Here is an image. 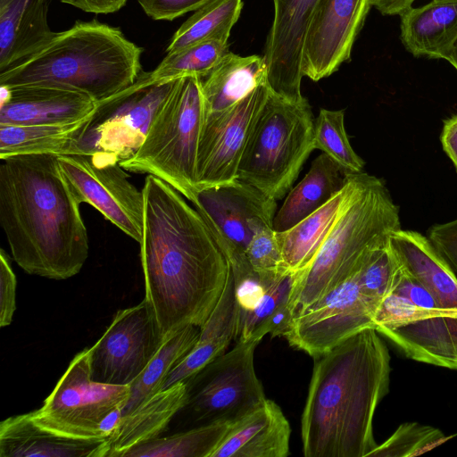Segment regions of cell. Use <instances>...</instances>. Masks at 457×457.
I'll list each match as a JSON object with an SVG mask.
<instances>
[{"label":"cell","instance_id":"6da1fadb","mask_svg":"<svg viewBox=\"0 0 457 457\" xmlns=\"http://www.w3.org/2000/svg\"><path fill=\"white\" fill-rule=\"evenodd\" d=\"M142 191L145 298L167 337L205 322L231 267L201 214L179 191L150 174Z\"/></svg>","mask_w":457,"mask_h":457},{"label":"cell","instance_id":"7a4b0ae2","mask_svg":"<svg viewBox=\"0 0 457 457\" xmlns=\"http://www.w3.org/2000/svg\"><path fill=\"white\" fill-rule=\"evenodd\" d=\"M0 165V225L12 258L27 273L66 279L88 256L86 226L52 154H20Z\"/></svg>","mask_w":457,"mask_h":457},{"label":"cell","instance_id":"3957f363","mask_svg":"<svg viewBox=\"0 0 457 457\" xmlns=\"http://www.w3.org/2000/svg\"><path fill=\"white\" fill-rule=\"evenodd\" d=\"M367 328L316 358L301 420L305 457H368L375 411L389 391L390 354Z\"/></svg>","mask_w":457,"mask_h":457},{"label":"cell","instance_id":"277c9868","mask_svg":"<svg viewBox=\"0 0 457 457\" xmlns=\"http://www.w3.org/2000/svg\"><path fill=\"white\" fill-rule=\"evenodd\" d=\"M143 49L117 28L96 20L55 32L40 49L0 72V86L51 84L97 103L132 85L142 71Z\"/></svg>","mask_w":457,"mask_h":457},{"label":"cell","instance_id":"5b68a950","mask_svg":"<svg viewBox=\"0 0 457 457\" xmlns=\"http://www.w3.org/2000/svg\"><path fill=\"white\" fill-rule=\"evenodd\" d=\"M400 228L399 207L385 182L365 172L358 192L314 257L294 274L288 297L294 317L350 278L374 248L386 244Z\"/></svg>","mask_w":457,"mask_h":457},{"label":"cell","instance_id":"8992f818","mask_svg":"<svg viewBox=\"0 0 457 457\" xmlns=\"http://www.w3.org/2000/svg\"><path fill=\"white\" fill-rule=\"evenodd\" d=\"M314 120L307 99L291 100L270 90L250 130L237 179L282 199L315 149Z\"/></svg>","mask_w":457,"mask_h":457},{"label":"cell","instance_id":"52a82bcc","mask_svg":"<svg viewBox=\"0 0 457 457\" xmlns=\"http://www.w3.org/2000/svg\"><path fill=\"white\" fill-rule=\"evenodd\" d=\"M202 82L198 76L177 79L139 149L120 161L124 170L154 175L189 201L197 189V151L205 113Z\"/></svg>","mask_w":457,"mask_h":457},{"label":"cell","instance_id":"ba28073f","mask_svg":"<svg viewBox=\"0 0 457 457\" xmlns=\"http://www.w3.org/2000/svg\"><path fill=\"white\" fill-rule=\"evenodd\" d=\"M129 386L94 381L89 348L75 355L53 392L31 418L40 427L56 434L79 439H106L104 420L126 405Z\"/></svg>","mask_w":457,"mask_h":457},{"label":"cell","instance_id":"9c48e42d","mask_svg":"<svg viewBox=\"0 0 457 457\" xmlns=\"http://www.w3.org/2000/svg\"><path fill=\"white\" fill-rule=\"evenodd\" d=\"M190 202L230 264L234 280L256 273L245 252L258 231L273 227L277 201L237 179L197 189Z\"/></svg>","mask_w":457,"mask_h":457},{"label":"cell","instance_id":"30bf717a","mask_svg":"<svg viewBox=\"0 0 457 457\" xmlns=\"http://www.w3.org/2000/svg\"><path fill=\"white\" fill-rule=\"evenodd\" d=\"M60 169L79 204L95 207L126 235L140 242L144 195L129 180L120 160L97 151L59 155Z\"/></svg>","mask_w":457,"mask_h":457},{"label":"cell","instance_id":"8fae6325","mask_svg":"<svg viewBox=\"0 0 457 457\" xmlns=\"http://www.w3.org/2000/svg\"><path fill=\"white\" fill-rule=\"evenodd\" d=\"M175 80L153 82L150 71H142L132 85L99 102L81 143L82 154L101 151L120 161L132 156Z\"/></svg>","mask_w":457,"mask_h":457},{"label":"cell","instance_id":"7c38bea8","mask_svg":"<svg viewBox=\"0 0 457 457\" xmlns=\"http://www.w3.org/2000/svg\"><path fill=\"white\" fill-rule=\"evenodd\" d=\"M165 339L145 298L137 305L119 310L103 336L89 348L91 378L130 386Z\"/></svg>","mask_w":457,"mask_h":457},{"label":"cell","instance_id":"4fadbf2b","mask_svg":"<svg viewBox=\"0 0 457 457\" xmlns=\"http://www.w3.org/2000/svg\"><path fill=\"white\" fill-rule=\"evenodd\" d=\"M261 339L238 340L228 352L216 357L202 370L204 379L188 393L197 420L237 421L266 399L254 369V350ZM205 423V424H206Z\"/></svg>","mask_w":457,"mask_h":457},{"label":"cell","instance_id":"5bb4252c","mask_svg":"<svg viewBox=\"0 0 457 457\" xmlns=\"http://www.w3.org/2000/svg\"><path fill=\"white\" fill-rule=\"evenodd\" d=\"M361 268L294 317L289 328L283 334L291 346L316 359L361 330L375 328L373 314L376 307L360 290Z\"/></svg>","mask_w":457,"mask_h":457},{"label":"cell","instance_id":"9a60e30c","mask_svg":"<svg viewBox=\"0 0 457 457\" xmlns=\"http://www.w3.org/2000/svg\"><path fill=\"white\" fill-rule=\"evenodd\" d=\"M270 91L264 83L233 106L204 113L197 151V189L237 179L250 130Z\"/></svg>","mask_w":457,"mask_h":457},{"label":"cell","instance_id":"2e32d148","mask_svg":"<svg viewBox=\"0 0 457 457\" xmlns=\"http://www.w3.org/2000/svg\"><path fill=\"white\" fill-rule=\"evenodd\" d=\"M320 0H272L274 16L263 58L270 90L301 100L305 42Z\"/></svg>","mask_w":457,"mask_h":457},{"label":"cell","instance_id":"e0dca14e","mask_svg":"<svg viewBox=\"0 0 457 457\" xmlns=\"http://www.w3.org/2000/svg\"><path fill=\"white\" fill-rule=\"evenodd\" d=\"M371 0H320L303 51V76L329 77L351 58Z\"/></svg>","mask_w":457,"mask_h":457},{"label":"cell","instance_id":"ac0fdd59","mask_svg":"<svg viewBox=\"0 0 457 457\" xmlns=\"http://www.w3.org/2000/svg\"><path fill=\"white\" fill-rule=\"evenodd\" d=\"M97 106L88 95L62 86H1L0 125L65 123L93 113Z\"/></svg>","mask_w":457,"mask_h":457},{"label":"cell","instance_id":"d6986e66","mask_svg":"<svg viewBox=\"0 0 457 457\" xmlns=\"http://www.w3.org/2000/svg\"><path fill=\"white\" fill-rule=\"evenodd\" d=\"M290 424L280 407L265 401L235 421L211 457H287Z\"/></svg>","mask_w":457,"mask_h":457},{"label":"cell","instance_id":"ffe728a7","mask_svg":"<svg viewBox=\"0 0 457 457\" xmlns=\"http://www.w3.org/2000/svg\"><path fill=\"white\" fill-rule=\"evenodd\" d=\"M377 331L409 359L457 370V309H443L406 325Z\"/></svg>","mask_w":457,"mask_h":457},{"label":"cell","instance_id":"44dd1931","mask_svg":"<svg viewBox=\"0 0 457 457\" xmlns=\"http://www.w3.org/2000/svg\"><path fill=\"white\" fill-rule=\"evenodd\" d=\"M364 173H348L344 187L324 205L290 228L276 231L289 271L296 273L309 264L338 217L358 192Z\"/></svg>","mask_w":457,"mask_h":457},{"label":"cell","instance_id":"7402d4cb","mask_svg":"<svg viewBox=\"0 0 457 457\" xmlns=\"http://www.w3.org/2000/svg\"><path fill=\"white\" fill-rule=\"evenodd\" d=\"M187 401L186 381L153 395L132 412L121 417L117 428L104 440L98 457H120L132 447L158 437Z\"/></svg>","mask_w":457,"mask_h":457},{"label":"cell","instance_id":"603a6c76","mask_svg":"<svg viewBox=\"0 0 457 457\" xmlns=\"http://www.w3.org/2000/svg\"><path fill=\"white\" fill-rule=\"evenodd\" d=\"M49 0H0V72L27 59L55 34Z\"/></svg>","mask_w":457,"mask_h":457},{"label":"cell","instance_id":"cb8c5ba5","mask_svg":"<svg viewBox=\"0 0 457 457\" xmlns=\"http://www.w3.org/2000/svg\"><path fill=\"white\" fill-rule=\"evenodd\" d=\"M104 440L56 434L37 424L30 412L0 424L1 457H98Z\"/></svg>","mask_w":457,"mask_h":457},{"label":"cell","instance_id":"d4e9b609","mask_svg":"<svg viewBox=\"0 0 457 457\" xmlns=\"http://www.w3.org/2000/svg\"><path fill=\"white\" fill-rule=\"evenodd\" d=\"M401 17V40L414 56L446 60L457 42V0H431Z\"/></svg>","mask_w":457,"mask_h":457},{"label":"cell","instance_id":"484cf974","mask_svg":"<svg viewBox=\"0 0 457 457\" xmlns=\"http://www.w3.org/2000/svg\"><path fill=\"white\" fill-rule=\"evenodd\" d=\"M390 245L403 268L436 297L440 306L457 309V275L427 236L400 228Z\"/></svg>","mask_w":457,"mask_h":457},{"label":"cell","instance_id":"4316f807","mask_svg":"<svg viewBox=\"0 0 457 457\" xmlns=\"http://www.w3.org/2000/svg\"><path fill=\"white\" fill-rule=\"evenodd\" d=\"M96 112L65 123L0 125V159L32 154H82L81 143Z\"/></svg>","mask_w":457,"mask_h":457},{"label":"cell","instance_id":"83f0119b","mask_svg":"<svg viewBox=\"0 0 457 457\" xmlns=\"http://www.w3.org/2000/svg\"><path fill=\"white\" fill-rule=\"evenodd\" d=\"M347 174L326 154L316 157L304 178L290 190L277 212L274 229L287 230L324 205L344 187Z\"/></svg>","mask_w":457,"mask_h":457},{"label":"cell","instance_id":"f1b7e54d","mask_svg":"<svg viewBox=\"0 0 457 457\" xmlns=\"http://www.w3.org/2000/svg\"><path fill=\"white\" fill-rule=\"evenodd\" d=\"M264 83L268 81L263 56H241L228 51L212 71L203 79L205 112L228 109Z\"/></svg>","mask_w":457,"mask_h":457},{"label":"cell","instance_id":"f546056e","mask_svg":"<svg viewBox=\"0 0 457 457\" xmlns=\"http://www.w3.org/2000/svg\"><path fill=\"white\" fill-rule=\"evenodd\" d=\"M199 336L200 327L188 325L166 337L145 370L129 386V397L122 409V416L162 391L168 375L195 347Z\"/></svg>","mask_w":457,"mask_h":457},{"label":"cell","instance_id":"4dcf8cb0","mask_svg":"<svg viewBox=\"0 0 457 457\" xmlns=\"http://www.w3.org/2000/svg\"><path fill=\"white\" fill-rule=\"evenodd\" d=\"M242 8V0H209L174 33L167 54L209 40L228 42Z\"/></svg>","mask_w":457,"mask_h":457},{"label":"cell","instance_id":"1f68e13d","mask_svg":"<svg viewBox=\"0 0 457 457\" xmlns=\"http://www.w3.org/2000/svg\"><path fill=\"white\" fill-rule=\"evenodd\" d=\"M233 423L217 420L170 436H158L132 447L120 457H211Z\"/></svg>","mask_w":457,"mask_h":457},{"label":"cell","instance_id":"d6a6232c","mask_svg":"<svg viewBox=\"0 0 457 457\" xmlns=\"http://www.w3.org/2000/svg\"><path fill=\"white\" fill-rule=\"evenodd\" d=\"M228 51V42L209 40L167 54L160 64L150 71L151 80L166 82L188 76L204 79Z\"/></svg>","mask_w":457,"mask_h":457},{"label":"cell","instance_id":"836d02e7","mask_svg":"<svg viewBox=\"0 0 457 457\" xmlns=\"http://www.w3.org/2000/svg\"><path fill=\"white\" fill-rule=\"evenodd\" d=\"M313 144L347 173L363 171L364 161L352 147L345 131L344 110L320 109L314 120Z\"/></svg>","mask_w":457,"mask_h":457},{"label":"cell","instance_id":"e575fe53","mask_svg":"<svg viewBox=\"0 0 457 457\" xmlns=\"http://www.w3.org/2000/svg\"><path fill=\"white\" fill-rule=\"evenodd\" d=\"M403 271L389 238L386 244L374 248L363 262L359 273L361 293L377 308L384 297L395 290Z\"/></svg>","mask_w":457,"mask_h":457},{"label":"cell","instance_id":"d590c367","mask_svg":"<svg viewBox=\"0 0 457 457\" xmlns=\"http://www.w3.org/2000/svg\"><path fill=\"white\" fill-rule=\"evenodd\" d=\"M453 436H446L439 428L419 422L402 423L368 457H412L421 455L445 444Z\"/></svg>","mask_w":457,"mask_h":457},{"label":"cell","instance_id":"8d00e7d4","mask_svg":"<svg viewBox=\"0 0 457 457\" xmlns=\"http://www.w3.org/2000/svg\"><path fill=\"white\" fill-rule=\"evenodd\" d=\"M240 327L241 309L230 269L220 298L205 322L200 327L197 343H216L228 347L233 338H238Z\"/></svg>","mask_w":457,"mask_h":457},{"label":"cell","instance_id":"74e56055","mask_svg":"<svg viewBox=\"0 0 457 457\" xmlns=\"http://www.w3.org/2000/svg\"><path fill=\"white\" fill-rule=\"evenodd\" d=\"M245 254L266 289L282 277L293 273L286 266L273 227L258 231L251 239Z\"/></svg>","mask_w":457,"mask_h":457},{"label":"cell","instance_id":"f35d334b","mask_svg":"<svg viewBox=\"0 0 457 457\" xmlns=\"http://www.w3.org/2000/svg\"><path fill=\"white\" fill-rule=\"evenodd\" d=\"M295 273H289L265 290L258 304L252 310L241 312L238 340L249 339L254 331L285 301L288 300Z\"/></svg>","mask_w":457,"mask_h":457},{"label":"cell","instance_id":"ab89813d","mask_svg":"<svg viewBox=\"0 0 457 457\" xmlns=\"http://www.w3.org/2000/svg\"><path fill=\"white\" fill-rule=\"evenodd\" d=\"M440 309L420 307L410 299L396 293H391L378 304L373 314L375 328H396L437 313Z\"/></svg>","mask_w":457,"mask_h":457},{"label":"cell","instance_id":"60d3db41","mask_svg":"<svg viewBox=\"0 0 457 457\" xmlns=\"http://www.w3.org/2000/svg\"><path fill=\"white\" fill-rule=\"evenodd\" d=\"M227 346L216 343H196L195 347L172 369L163 385V389L193 378L216 357L222 354Z\"/></svg>","mask_w":457,"mask_h":457},{"label":"cell","instance_id":"b9f144b4","mask_svg":"<svg viewBox=\"0 0 457 457\" xmlns=\"http://www.w3.org/2000/svg\"><path fill=\"white\" fill-rule=\"evenodd\" d=\"M16 277L8 255L0 252V326H9L16 309Z\"/></svg>","mask_w":457,"mask_h":457},{"label":"cell","instance_id":"7bdbcfd3","mask_svg":"<svg viewBox=\"0 0 457 457\" xmlns=\"http://www.w3.org/2000/svg\"><path fill=\"white\" fill-rule=\"evenodd\" d=\"M427 237L457 275V218L431 226Z\"/></svg>","mask_w":457,"mask_h":457},{"label":"cell","instance_id":"ee69618b","mask_svg":"<svg viewBox=\"0 0 457 457\" xmlns=\"http://www.w3.org/2000/svg\"><path fill=\"white\" fill-rule=\"evenodd\" d=\"M144 12L156 21H173L195 11L209 0H137Z\"/></svg>","mask_w":457,"mask_h":457},{"label":"cell","instance_id":"f6af8a7d","mask_svg":"<svg viewBox=\"0 0 457 457\" xmlns=\"http://www.w3.org/2000/svg\"><path fill=\"white\" fill-rule=\"evenodd\" d=\"M393 293H396L410 299L420 307L426 309L442 308L436 297L429 291V289H428L414 277L410 275L404 269L400 281Z\"/></svg>","mask_w":457,"mask_h":457},{"label":"cell","instance_id":"bcb514c9","mask_svg":"<svg viewBox=\"0 0 457 457\" xmlns=\"http://www.w3.org/2000/svg\"><path fill=\"white\" fill-rule=\"evenodd\" d=\"M236 295L241 312L253 309L263 296L266 288L257 273L234 280Z\"/></svg>","mask_w":457,"mask_h":457},{"label":"cell","instance_id":"7dc6e473","mask_svg":"<svg viewBox=\"0 0 457 457\" xmlns=\"http://www.w3.org/2000/svg\"><path fill=\"white\" fill-rule=\"evenodd\" d=\"M293 319L294 315L288 306V300H287L254 331L250 338L262 340L268 333L271 337L283 336L289 328Z\"/></svg>","mask_w":457,"mask_h":457},{"label":"cell","instance_id":"c3c4849f","mask_svg":"<svg viewBox=\"0 0 457 457\" xmlns=\"http://www.w3.org/2000/svg\"><path fill=\"white\" fill-rule=\"evenodd\" d=\"M87 12L107 14L117 12L127 0H59Z\"/></svg>","mask_w":457,"mask_h":457},{"label":"cell","instance_id":"681fc988","mask_svg":"<svg viewBox=\"0 0 457 457\" xmlns=\"http://www.w3.org/2000/svg\"><path fill=\"white\" fill-rule=\"evenodd\" d=\"M440 141L444 152L457 170V114L444 120Z\"/></svg>","mask_w":457,"mask_h":457},{"label":"cell","instance_id":"f907efd6","mask_svg":"<svg viewBox=\"0 0 457 457\" xmlns=\"http://www.w3.org/2000/svg\"><path fill=\"white\" fill-rule=\"evenodd\" d=\"M415 0H371V5L383 15H401L412 7Z\"/></svg>","mask_w":457,"mask_h":457},{"label":"cell","instance_id":"816d5d0a","mask_svg":"<svg viewBox=\"0 0 457 457\" xmlns=\"http://www.w3.org/2000/svg\"><path fill=\"white\" fill-rule=\"evenodd\" d=\"M446 61L452 64L454 69L457 71V42L455 43L453 50L450 54L446 58Z\"/></svg>","mask_w":457,"mask_h":457}]
</instances>
